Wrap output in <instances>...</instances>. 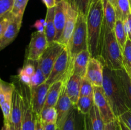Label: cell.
<instances>
[{
    "label": "cell",
    "mask_w": 131,
    "mask_h": 130,
    "mask_svg": "<svg viewBox=\"0 0 131 130\" xmlns=\"http://www.w3.org/2000/svg\"><path fill=\"white\" fill-rule=\"evenodd\" d=\"M1 130H12L10 122L4 121L3 126L2 128H1Z\"/></svg>",
    "instance_id": "obj_47"
},
{
    "label": "cell",
    "mask_w": 131,
    "mask_h": 130,
    "mask_svg": "<svg viewBox=\"0 0 131 130\" xmlns=\"http://www.w3.org/2000/svg\"><path fill=\"white\" fill-rule=\"evenodd\" d=\"M76 110V108L74 107L61 125L57 127V130H77Z\"/></svg>",
    "instance_id": "obj_28"
},
{
    "label": "cell",
    "mask_w": 131,
    "mask_h": 130,
    "mask_svg": "<svg viewBox=\"0 0 131 130\" xmlns=\"http://www.w3.org/2000/svg\"><path fill=\"white\" fill-rule=\"evenodd\" d=\"M20 70L23 71L24 73H25L26 75H28V76L31 77L33 75V74H34L35 71V62L34 64H26Z\"/></svg>",
    "instance_id": "obj_37"
},
{
    "label": "cell",
    "mask_w": 131,
    "mask_h": 130,
    "mask_svg": "<svg viewBox=\"0 0 131 130\" xmlns=\"http://www.w3.org/2000/svg\"><path fill=\"white\" fill-rule=\"evenodd\" d=\"M66 1H67V0H66Z\"/></svg>",
    "instance_id": "obj_55"
},
{
    "label": "cell",
    "mask_w": 131,
    "mask_h": 130,
    "mask_svg": "<svg viewBox=\"0 0 131 130\" xmlns=\"http://www.w3.org/2000/svg\"><path fill=\"white\" fill-rule=\"evenodd\" d=\"M119 119V124H120V128H121V130H130L129 128L127 127V126L118 118Z\"/></svg>",
    "instance_id": "obj_48"
},
{
    "label": "cell",
    "mask_w": 131,
    "mask_h": 130,
    "mask_svg": "<svg viewBox=\"0 0 131 130\" xmlns=\"http://www.w3.org/2000/svg\"><path fill=\"white\" fill-rule=\"evenodd\" d=\"M115 8L117 19H120L123 22L131 12L129 0H116Z\"/></svg>",
    "instance_id": "obj_26"
},
{
    "label": "cell",
    "mask_w": 131,
    "mask_h": 130,
    "mask_svg": "<svg viewBox=\"0 0 131 130\" xmlns=\"http://www.w3.org/2000/svg\"><path fill=\"white\" fill-rule=\"evenodd\" d=\"M54 107L57 111L58 114L57 122H56V126L58 127L63 122L70 111L74 108V106L73 105L71 100L67 94L65 84L63 87L58 100Z\"/></svg>",
    "instance_id": "obj_14"
},
{
    "label": "cell",
    "mask_w": 131,
    "mask_h": 130,
    "mask_svg": "<svg viewBox=\"0 0 131 130\" xmlns=\"http://www.w3.org/2000/svg\"><path fill=\"white\" fill-rule=\"evenodd\" d=\"M118 122L119 119L118 118H117L115 121L109 122L107 124H105L104 129V130H116Z\"/></svg>",
    "instance_id": "obj_43"
},
{
    "label": "cell",
    "mask_w": 131,
    "mask_h": 130,
    "mask_svg": "<svg viewBox=\"0 0 131 130\" xmlns=\"http://www.w3.org/2000/svg\"><path fill=\"white\" fill-rule=\"evenodd\" d=\"M88 116L90 119L91 124L93 130H104V122L101 117L100 112L95 105H93L91 108Z\"/></svg>",
    "instance_id": "obj_23"
},
{
    "label": "cell",
    "mask_w": 131,
    "mask_h": 130,
    "mask_svg": "<svg viewBox=\"0 0 131 130\" xmlns=\"http://www.w3.org/2000/svg\"><path fill=\"white\" fill-rule=\"evenodd\" d=\"M23 21V17L14 16L12 21L4 33L0 40V51L10 44L15 40L20 31Z\"/></svg>",
    "instance_id": "obj_16"
},
{
    "label": "cell",
    "mask_w": 131,
    "mask_h": 130,
    "mask_svg": "<svg viewBox=\"0 0 131 130\" xmlns=\"http://www.w3.org/2000/svg\"><path fill=\"white\" fill-rule=\"evenodd\" d=\"M93 99L94 104L97 106L104 124L111 122L117 119L113 112L102 87H94Z\"/></svg>",
    "instance_id": "obj_9"
},
{
    "label": "cell",
    "mask_w": 131,
    "mask_h": 130,
    "mask_svg": "<svg viewBox=\"0 0 131 130\" xmlns=\"http://www.w3.org/2000/svg\"><path fill=\"white\" fill-rule=\"evenodd\" d=\"M54 10L55 7L48 8L46 17V25H45V34L49 45L54 42L56 37V28L54 25Z\"/></svg>",
    "instance_id": "obj_22"
},
{
    "label": "cell",
    "mask_w": 131,
    "mask_h": 130,
    "mask_svg": "<svg viewBox=\"0 0 131 130\" xmlns=\"http://www.w3.org/2000/svg\"><path fill=\"white\" fill-rule=\"evenodd\" d=\"M15 85L14 82L8 83L0 78V106L5 102L6 96L14 92Z\"/></svg>",
    "instance_id": "obj_32"
},
{
    "label": "cell",
    "mask_w": 131,
    "mask_h": 130,
    "mask_svg": "<svg viewBox=\"0 0 131 130\" xmlns=\"http://www.w3.org/2000/svg\"><path fill=\"white\" fill-rule=\"evenodd\" d=\"M42 1L45 4L47 9L54 8L57 5L56 0H42Z\"/></svg>",
    "instance_id": "obj_44"
},
{
    "label": "cell",
    "mask_w": 131,
    "mask_h": 130,
    "mask_svg": "<svg viewBox=\"0 0 131 130\" xmlns=\"http://www.w3.org/2000/svg\"><path fill=\"white\" fill-rule=\"evenodd\" d=\"M81 81L82 78L77 75L76 74L74 73L72 71L65 83V89H66L67 94L71 100L74 107L76 105L80 96Z\"/></svg>",
    "instance_id": "obj_17"
},
{
    "label": "cell",
    "mask_w": 131,
    "mask_h": 130,
    "mask_svg": "<svg viewBox=\"0 0 131 130\" xmlns=\"http://www.w3.org/2000/svg\"><path fill=\"white\" fill-rule=\"evenodd\" d=\"M122 89L125 104L131 111V78L124 68L115 71Z\"/></svg>",
    "instance_id": "obj_20"
},
{
    "label": "cell",
    "mask_w": 131,
    "mask_h": 130,
    "mask_svg": "<svg viewBox=\"0 0 131 130\" xmlns=\"http://www.w3.org/2000/svg\"><path fill=\"white\" fill-rule=\"evenodd\" d=\"M78 12L67 2V20L65 22L63 32L60 38L58 43H61L65 47L69 46V42L72 38L74 29H75V23L78 18Z\"/></svg>",
    "instance_id": "obj_12"
},
{
    "label": "cell",
    "mask_w": 131,
    "mask_h": 130,
    "mask_svg": "<svg viewBox=\"0 0 131 130\" xmlns=\"http://www.w3.org/2000/svg\"><path fill=\"white\" fill-rule=\"evenodd\" d=\"M19 90L22 96L21 130H35L37 115L32 108L30 87L20 82Z\"/></svg>",
    "instance_id": "obj_6"
},
{
    "label": "cell",
    "mask_w": 131,
    "mask_h": 130,
    "mask_svg": "<svg viewBox=\"0 0 131 130\" xmlns=\"http://www.w3.org/2000/svg\"><path fill=\"white\" fill-rule=\"evenodd\" d=\"M69 49L70 57L74 59L78 54L88 50L86 16L78 14L75 29L69 42Z\"/></svg>",
    "instance_id": "obj_4"
},
{
    "label": "cell",
    "mask_w": 131,
    "mask_h": 130,
    "mask_svg": "<svg viewBox=\"0 0 131 130\" xmlns=\"http://www.w3.org/2000/svg\"><path fill=\"white\" fill-rule=\"evenodd\" d=\"M10 124L17 130H21L22 96L19 89L15 86L12 94Z\"/></svg>",
    "instance_id": "obj_13"
},
{
    "label": "cell",
    "mask_w": 131,
    "mask_h": 130,
    "mask_svg": "<svg viewBox=\"0 0 131 130\" xmlns=\"http://www.w3.org/2000/svg\"><path fill=\"white\" fill-rule=\"evenodd\" d=\"M83 125V127H84V130H93L88 114L84 115Z\"/></svg>",
    "instance_id": "obj_42"
},
{
    "label": "cell",
    "mask_w": 131,
    "mask_h": 130,
    "mask_svg": "<svg viewBox=\"0 0 131 130\" xmlns=\"http://www.w3.org/2000/svg\"><path fill=\"white\" fill-rule=\"evenodd\" d=\"M35 130H44L43 129V125L41 122L39 117H37L36 118V123H35Z\"/></svg>",
    "instance_id": "obj_45"
},
{
    "label": "cell",
    "mask_w": 131,
    "mask_h": 130,
    "mask_svg": "<svg viewBox=\"0 0 131 130\" xmlns=\"http://www.w3.org/2000/svg\"><path fill=\"white\" fill-rule=\"evenodd\" d=\"M45 25H46V20L45 19H39L35 22L33 27H35L37 29V31L40 32V33H43L45 31Z\"/></svg>",
    "instance_id": "obj_41"
},
{
    "label": "cell",
    "mask_w": 131,
    "mask_h": 130,
    "mask_svg": "<svg viewBox=\"0 0 131 130\" xmlns=\"http://www.w3.org/2000/svg\"><path fill=\"white\" fill-rule=\"evenodd\" d=\"M48 47V42L45 32L35 31L32 33L31 38L27 49L26 57L27 61H37Z\"/></svg>",
    "instance_id": "obj_8"
},
{
    "label": "cell",
    "mask_w": 131,
    "mask_h": 130,
    "mask_svg": "<svg viewBox=\"0 0 131 130\" xmlns=\"http://www.w3.org/2000/svg\"><path fill=\"white\" fill-rule=\"evenodd\" d=\"M129 129L131 130V111L128 110L118 117Z\"/></svg>",
    "instance_id": "obj_38"
},
{
    "label": "cell",
    "mask_w": 131,
    "mask_h": 130,
    "mask_svg": "<svg viewBox=\"0 0 131 130\" xmlns=\"http://www.w3.org/2000/svg\"><path fill=\"white\" fill-rule=\"evenodd\" d=\"M94 105L93 96H80L75 108L79 113L87 115Z\"/></svg>",
    "instance_id": "obj_24"
},
{
    "label": "cell",
    "mask_w": 131,
    "mask_h": 130,
    "mask_svg": "<svg viewBox=\"0 0 131 130\" xmlns=\"http://www.w3.org/2000/svg\"><path fill=\"white\" fill-rule=\"evenodd\" d=\"M104 11L102 0H92L86 15L88 51L91 57L99 59L104 36Z\"/></svg>",
    "instance_id": "obj_1"
},
{
    "label": "cell",
    "mask_w": 131,
    "mask_h": 130,
    "mask_svg": "<svg viewBox=\"0 0 131 130\" xmlns=\"http://www.w3.org/2000/svg\"><path fill=\"white\" fill-rule=\"evenodd\" d=\"M122 52L115 37L114 30L106 32L99 59L104 66L113 71L124 68Z\"/></svg>",
    "instance_id": "obj_3"
},
{
    "label": "cell",
    "mask_w": 131,
    "mask_h": 130,
    "mask_svg": "<svg viewBox=\"0 0 131 130\" xmlns=\"http://www.w3.org/2000/svg\"><path fill=\"white\" fill-rule=\"evenodd\" d=\"M67 2L62 0L56 5L54 10V25L56 28V37L54 42H58L63 32L67 20Z\"/></svg>",
    "instance_id": "obj_15"
},
{
    "label": "cell",
    "mask_w": 131,
    "mask_h": 130,
    "mask_svg": "<svg viewBox=\"0 0 131 130\" xmlns=\"http://www.w3.org/2000/svg\"><path fill=\"white\" fill-rule=\"evenodd\" d=\"M14 0H0V17L12 10Z\"/></svg>",
    "instance_id": "obj_36"
},
{
    "label": "cell",
    "mask_w": 131,
    "mask_h": 130,
    "mask_svg": "<svg viewBox=\"0 0 131 130\" xmlns=\"http://www.w3.org/2000/svg\"><path fill=\"white\" fill-rule=\"evenodd\" d=\"M124 26L128 38L131 40V12L124 21Z\"/></svg>",
    "instance_id": "obj_39"
},
{
    "label": "cell",
    "mask_w": 131,
    "mask_h": 130,
    "mask_svg": "<svg viewBox=\"0 0 131 130\" xmlns=\"http://www.w3.org/2000/svg\"><path fill=\"white\" fill-rule=\"evenodd\" d=\"M91 58V55L88 50L79 52L73 59V72L77 75L85 78L88 62Z\"/></svg>",
    "instance_id": "obj_18"
},
{
    "label": "cell",
    "mask_w": 131,
    "mask_h": 130,
    "mask_svg": "<svg viewBox=\"0 0 131 130\" xmlns=\"http://www.w3.org/2000/svg\"><path fill=\"white\" fill-rule=\"evenodd\" d=\"M116 130H121V128H120V124H119V122H118V124L117 129H116Z\"/></svg>",
    "instance_id": "obj_50"
},
{
    "label": "cell",
    "mask_w": 131,
    "mask_h": 130,
    "mask_svg": "<svg viewBox=\"0 0 131 130\" xmlns=\"http://www.w3.org/2000/svg\"><path fill=\"white\" fill-rule=\"evenodd\" d=\"M18 78H19V80L22 83H23V84H26V85L29 87L31 84V76L26 75L25 73H24L23 71L19 70V74H18Z\"/></svg>",
    "instance_id": "obj_40"
},
{
    "label": "cell",
    "mask_w": 131,
    "mask_h": 130,
    "mask_svg": "<svg viewBox=\"0 0 131 130\" xmlns=\"http://www.w3.org/2000/svg\"><path fill=\"white\" fill-rule=\"evenodd\" d=\"M12 130H17V129H15V128H14V127H13L12 126Z\"/></svg>",
    "instance_id": "obj_53"
},
{
    "label": "cell",
    "mask_w": 131,
    "mask_h": 130,
    "mask_svg": "<svg viewBox=\"0 0 131 130\" xmlns=\"http://www.w3.org/2000/svg\"><path fill=\"white\" fill-rule=\"evenodd\" d=\"M66 1V0H65ZM92 0H67L78 14H81L86 16Z\"/></svg>",
    "instance_id": "obj_29"
},
{
    "label": "cell",
    "mask_w": 131,
    "mask_h": 130,
    "mask_svg": "<svg viewBox=\"0 0 131 130\" xmlns=\"http://www.w3.org/2000/svg\"><path fill=\"white\" fill-rule=\"evenodd\" d=\"M39 117L43 124H56L58 119L57 111L54 107L43 108Z\"/></svg>",
    "instance_id": "obj_27"
},
{
    "label": "cell",
    "mask_w": 131,
    "mask_h": 130,
    "mask_svg": "<svg viewBox=\"0 0 131 130\" xmlns=\"http://www.w3.org/2000/svg\"><path fill=\"white\" fill-rule=\"evenodd\" d=\"M34 62L35 65V71L33 76L31 77V84L29 87H35L42 85L43 83L46 82L47 80L38 62L37 61H34Z\"/></svg>",
    "instance_id": "obj_31"
},
{
    "label": "cell",
    "mask_w": 131,
    "mask_h": 130,
    "mask_svg": "<svg viewBox=\"0 0 131 130\" xmlns=\"http://www.w3.org/2000/svg\"><path fill=\"white\" fill-rule=\"evenodd\" d=\"M104 11V29L105 33L114 30L116 22V13L113 5L108 0H102Z\"/></svg>",
    "instance_id": "obj_19"
},
{
    "label": "cell",
    "mask_w": 131,
    "mask_h": 130,
    "mask_svg": "<svg viewBox=\"0 0 131 130\" xmlns=\"http://www.w3.org/2000/svg\"><path fill=\"white\" fill-rule=\"evenodd\" d=\"M79 130H84V127H83V128H82V129H79Z\"/></svg>",
    "instance_id": "obj_54"
},
{
    "label": "cell",
    "mask_w": 131,
    "mask_h": 130,
    "mask_svg": "<svg viewBox=\"0 0 131 130\" xmlns=\"http://www.w3.org/2000/svg\"><path fill=\"white\" fill-rule=\"evenodd\" d=\"M56 3H57V4H58V3H60V1H62V0H56Z\"/></svg>",
    "instance_id": "obj_52"
},
{
    "label": "cell",
    "mask_w": 131,
    "mask_h": 130,
    "mask_svg": "<svg viewBox=\"0 0 131 130\" xmlns=\"http://www.w3.org/2000/svg\"><path fill=\"white\" fill-rule=\"evenodd\" d=\"M122 54L124 68L131 78V40L129 38L123 50Z\"/></svg>",
    "instance_id": "obj_30"
},
{
    "label": "cell",
    "mask_w": 131,
    "mask_h": 130,
    "mask_svg": "<svg viewBox=\"0 0 131 130\" xmlns=\"http://www.w3.org/2000/svg\"><path fill=\"white\" fill-rule=\"evenodd\" d=\"M44 130H57L56 124H43Z\"/></svg>",
    "instance_id": "obj_46"
},
{
    "label": "cell",
    "mask_w": 131,
    "mask_h": 130,
    "mask_svg": "<svg viewBox=\"0 0 131 130\" xmlns=\"http://www.w3.org/2000/svg\"><path fill=\"white\" fill-rule=\"evenodd\" d=\"M114 33L118 43L122 50H124L125 43L128 39L127 35L125 31L124 26V22L120 19H116V24L114 28Z\"/></svg>",
    "instance_id": "obj_25"
},
{
    "label": "cell",
    "mask_w": 131,
    "mask_h": 130,
    "mask_svg": "<svg viewBox=\"0 0 131 130\" xmlns=\"http://www.w3.org/2000/svg\"><path fill=\"white\" fill-rule=\"evenodd\" d=\"M109 1H110V3H111V4H112L114 6V7L115 6V5H116V0H108Z\"/></svg>",
    "instance_id": "obj_49"
},
{
    "label": "cell",
    "mask_w": 131,
    "mask_h": 130,
    "mask_svg": "<svg viewBox=\"0 0 131 130\" xmlns=\"http://www.w3.org/2000/svg\"><path fill=\"white\" fill-rule=\"evenodd\" d=\"M14 17V15H13L12 11L6 13L0 17V40L2 38L9 24L12 21Z\"/></svg>",
    "instance_id": "obj_35"
},
{
    "label": "cell",
    "mask_w": 131,
    "mask_h": 130,
    "mask_svg": "<svg viewBox=\"0 0 131 130\" xmlns=\"http://www.w3.org/2000/svg\"><path fill=\"white\" fill-rule=\"evenodd\" d=\"M65 48V47L61 43L57 42H53L49 45L43 54L41 56L40 58L37 61L46 79H47L49 76L58 57Z\"/></svg>",
    "instance_id": "obj_7"
},
{
    "label": "cell",
    "mask_w": 131,
    "mask_h": 130,
    "mask_svg": "<svg viewBox=\"0 0 131 130\" xmlns=\"http://www.w3.org/2000/svg\"><path fill=\"white\" fill-rule=\"evenodd\" d=\"M29 0H14L12 13L14 16L21 17L24 15V10Z\"/></svg>",
    "instance_id": "obj_33"
},
{
    "label": "cell",
    "mask_w": 131,
    "mask_h": 130,
    "mask_svg": "<svg viewBox=\"0 0 131 130\" xmlns=\"http://www.w3.org/2000/svg\"><path fill=\"white\" fill-rule=\"evenodd\" d=\"M86 79L94 87H102L104 78V64L97 58L91 57L87 67Z\"/></svg>",
    "instance_id": "obj_11"
},
{
    "label": "cell",
    "mask_w": 131,
    "mask_h": 130,
    "mask_svg": "<svg viewBox=\"0 0 131 130\" xmlns=\"http://www.w3.org/2000/svg\"><path fill=\"white\" fill-rule=\"evenodd\" d=\"M50 85L47 82L35 87H30L32 108L37 117H40L44 108Z\"/></svg>",
    "instance_id": "obj_10"
},
{
    "label": "cell",
    "mask_w": 131,
    "mask_h": 130,
    "mask_svg": "<svg viewBox=\"0 0 131 130\" xmlns=\"http://www.w3.org/2000/svg\"><path fill=\"white\" fill-rule=\"evenodd\" d=\"M129 5H130V8L131 11V0H129Z\"/></svg>",
    "instance_id": "obj_51"
},
{
    "label": "cell",
    "mask_w": 131,
    "mask_h": 130,
    "mask_svg": "<svg viewBox=\"0 0 131 130\" xmlns=\"http://www.w3.org/2000/svg\"><path fill=\"white\" fill-rule=\"evenodd\" d=\"M72 71L73 59L70 57L69 49L65 47L55 62L46 82L51 85L58 80H63L66 83Z\"/></svg>",
    "instance_id": "obj_5"
},
{
    "label": "cell",
    "mask_w": 131,
    "mask_h": 130,
    "mask_svg": "<svg viewBox=\"0 0 131 130\" xmlns=\"http://www.w3.org/2000/svg\"><path fill=\"white\" fill-rule=\"evenodd\" d=\"M102 87L113 112L117 118L129 110L125 104L122 89L116 72L106 66H104V78Z\"/></svg>",
    "instance_id": "obj_2"
},
{
    "label": "cell",
    "mask_w": 131,
    "mask_h": 130,
    "mask_svg": "<svg viewBox=\"0 0 131 130\" xmlns=\"http://www.w3.org/2000/svg\"><path fill=\"white\" fill-rule=\"evenodd\" d=\"M93 94L94 86L86 78L82 79L80 88V96H93Z\"/></svg>",
    "instance_id": "obj_34"
},
{
    "label": "cell",
    "mask_w": 131,
    "mask_h": 130,
    "mask_svg": "<svg viewBox=\"0 0 131 130\" xmlns=\"http://www.w3.org/2000/svg\"><path fill=\"white\" fill-rule=\"evenodd\" d=\"M65 84V82L63 80H60L55 82L50 85L44 108L55 107Z\"/></svg>",
    "instance_id": "obj_21"
}]
</instances>
